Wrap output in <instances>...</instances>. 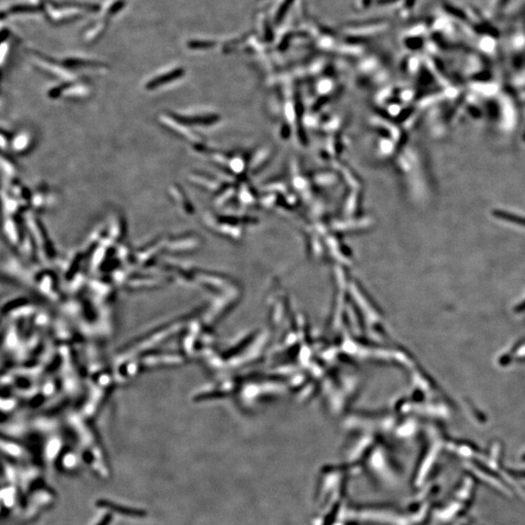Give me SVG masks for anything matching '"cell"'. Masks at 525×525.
Listing matches in <instances>:
<instances>
[{
  "mask_svg": "<svg viewBox=\"0 0 525 525\" xmlns=\"http://www.w3.org/2000/svg\"><path fill=\"white\" fill-rule=\"evenodd\" d=\"M51 197V192L48 187L40 186L32 193L30 205L37 210H41L49 205V202L53 199Z\"/></svg>",
  "mask_w": 525,
  "mask_h": 525,
  "instance_id": "cell-4",
  "label": "cell"
},
{
  "mask_svg": "<svg viewBox=\"0 0 525 525\" xmlns=\"http://www.w3.org/2000/svg\"><path fill=\"white\" fill-rule=\"evenodd\" d=\"M33 144V138L27 132H20L17 134L11 142L13 151L17 154H24L31 149Z\"/></svg>",
  "mask_w": 525,
  "mask_h": 525,
  "instance_id": "cell-3",
  "label": "cell"
},
{
  "mask_svg": "<svg viewBox=\"0 0 525 525\" xmlns=\"http://www.w3.org/2000/svg\"><path fill=\"white\" fill-rule=\"evenodd\" d=\"M1 165H2V172L7 176L8 180L16 179L17 176V167L14 163L10 161V159L5 158L2 156L1 158Z\"/></svg>",
  "mask_w": 525,
  "mask_h": 525,
  "instance_id": "cell-6",
  "label": "cell"
},
{
  "mask_svg": "<svg viewBox=\"0 0 525 525\" xmlns=\"http://www.w3.org/2000/svg\"><path fill=\"white\" fill-rule=\"evenodd\" d=\"M90 94L91 90L88 85L77 81L62 82L61 84L51 88L47 92V96L52 99L86 98L90 96Z\"/></svg>",
  "mask_w": 525,
  "mask_h": 525,
  "instance_id": "cell-1",
  "label": "cell"
},
{
  "mask_svg": "<svg viewBox=\"0 0 525 525\" xmlns=\"http://www.w3.org/2000/svg\"><path fill=\"white\" fill-rule=\"evenodd\" d=\"M38 10L36 6L32 5H17L10 9V12L13 14H19V13H34Z\"/></svg>",
  "mask_w": 525,
  "mask_h": 525,
  "instance_id": "cell-7",
  "label": "cell"
},
{
  "mask_svg": "<svg viewBox=\"0 0 525 525\" xmlns=\"http://www.w3.org/2000/svg\"><path fill=\"white\" fill-rule=\"evenodd\" d=\"M184 69L181 67H176L174 69H171L169 71H166L164 73H161L159 75H156L145 82L144 89L148 92L152 91H158L159 89L166 87L175 81L181 79L184 76Z\"/></svg>",
  "mask_w": 525,
  "mask_h": 525,
  "instance_id": "cell-2",
  "label": "cell"
},
{
  "mask_svg": "<svg viewBox=\"0 0 525 525\" xmlns=\"http://www.w3.org/2000/svg\"><path fill=\"white\" fill-rule=\"evenodd\" d=\"M170 194H171V196L173 197L175 204L182 211L187 212V213L191 212L192 205H191V203H190V201L188 199V196L186 195L183 189L179 185H177V184L172 185L171 188H170Z\"/></svg>",
  "mask_w": 525,
  "mask_h": 525,
  "instance_id": "cell-5",
  "label": "cell"
}]
</instances>
